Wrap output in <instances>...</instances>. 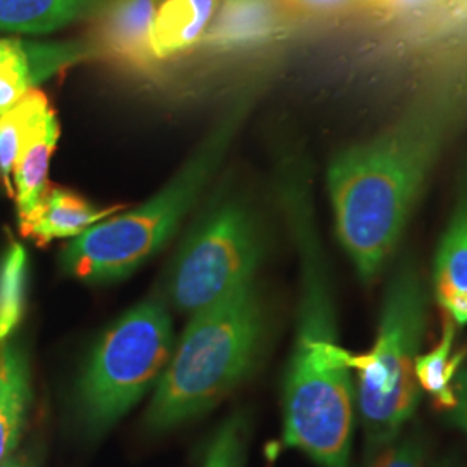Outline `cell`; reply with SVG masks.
I'll list each match as a JSON object with an SVG mask.
<instances>
[{
  "label": "cell",
  "instance_id": "5b68a950",
  "mask_svg": "<svg viewBox=\"0 0 467 467\" xmlns=\"http://www.w3.org/2000/svg\"><path fill=\"white\" fill-rule=\"evenodd\" d=\"M430 293L414 264H403L384 293L374 345L366 353L345 350L357 372L355 397L368 451L399 438L420 400L416 360L428 326Z\"/></svg>",
  "mask_w": 467,
  "mask_h": 467
},
{
  "label": "cell",
  "instance_id": "cb8c5ba5",
  "mask_svg": "<svg viewBox=\"0 0 467 467\" xmlns=\"http://www.w3.org/2000/svg\"><path fill=\"white\" fill-rule=\"evenodd\" d=\"M453 5H459V11L462 15H467V0H451Z\"/></svg>",
  "mask_w": 467,
  "mask_h": 467
},
{
  "label": "cell",
  "instance_id": "9a60e30c",
  "mask_svg": "<svg viewBox=\"0 0 467 467\" xmlns=\"http://www.w3.org/2000/svg\"><path fill=\"white\" fill-rule=\"evenodd\" d=\"M30 401L28 357L16 343L0 341V466L15 455Z\"/></svg>",
  "mask_w": 467,
  "mask_h": 467
},
{
  "label": "cell",
  "instance_id": "8992f818",
  "mask_svg": "<svg viewBox=\"0 0 467 467\" xmlns=\"http://www.w3.org/2000/svg\"><path fill=\"white\" fill-rule=\"evenodd\" d=\"M167 306L135 305L104 333L77 386V416L88 433H102L123 418L160 381L171 357Z\"/></svg>",
  "mask_w": 467,
  "mask_h": 467
},
{
  "label": "cell",
  "instance_id": "d6986e66",
  "mask_svg": "<svg viewBox=\"0 0 467 467\" xmlns=\"http://www.w3.org/2000/svg\"><path fill=\"white\" fill-rule=\"evenodd\" d=\"M28 256L13 243L0 260V341L15 333L25 310Z\"/></svg>",
  "mask_w": 467,
  "mask_h": 467
},
{
  "label": "cell",
  "instance_id": "6da1fadb",
  "mask_svg": "<svg viewBox=\"0 0 467 467\" xmlns=\"http://www.w3.org/2000/svg\"><path fill=\"white\" fill-rule=\"evenodd\" d=\"M462 108L455 88L434 90L383 132L334 156L327 189L336 234L364 283L374 281L397 250Z\"/></svg>",
  "mask_w": 467,
  "mask_h": 467
},
{
  "label": "cell",
  "instance_id": "30bf717a",
  "mask_svg": "<svg viewBox=\"0 0 467 467\" xmlns=\"http://www.w3.org/2000/svg\"><path fill=\"white\" fill-rule=\"evenodd\" d=\"M160 0H100L94 13V52L129 67H150V28Z\"/></svg>",
  "mask_w": 467,
  "mask_h": 467
},
{
  "label": "cell",
  "instance_id": "3957f363",
  "mask_svg": "<svg viewBox=\"0 0 467 467\" xmlns=\"http://www.w3.org/2000/svg\"><path fill=\"white\" fill-rule=\"evenodd\" d=\"M264 334L254 281L194 312L156 384L148 428L167 431L215 407L254 368Z\"/></svg>",
  "mask_w": 467,
  "mask_h": 467
},
{
  "label": "cell",
  "instance_id": "7a4b0ae2",
  "mask_svg": "<svg viewBox=\"0 0 467 467\" xmlns=\"http://www.w3.org/2000/svg\"><path fill=\"white\" fill-rule=\"evenodd\" d=\"M308 177L295 161L279 173V192L300 256L296 339L284 379V443L320 467H348L355 388L337 343L333 289L318 239Z\"/></svg>",
  "mask_w": 467,
  "mask_h": 467
},
{
  "label": "cell",
  "instance_id": "8fae6325",
  "mask_svg": "<svg viewBox=\"0 0 467 467\" xmlns=\"http://www.w3.org/2000/svg\"><path fill=\"white\" fill-rule=\"evenodd\" d=\"M433 291L455 326L467 324V184L453 208L434 256Z\"/></svg>",
  "mask_w": 467,
  "mask_h": 467
},
{
  "label": "cell",
  "instance_id": "4fadbf2b",
  "mask_svg": "<svg viewBox=\"0 0 467 467\" xmlns=\"http://www.w3.org/2000/svg\"><path fill=\"white\" fill-rule=\"evenodd\" d=\"M218 0H160L150 28V50L170 59L200 46Z\"/></svg>",
  "mask_w": 467,
  "mask_h": 467
},
{
  "label": "cell",
  "instance_id": "e0dca14e",
  "mask_svg": "<svg viewBox=\"0 0 467 467\" xmlns=\"http://www.w3.org/2000/svg\"><path fill=\"white\" fill-rule=\"evenodd\" d=\"M455 322L445 318L438 345L424 355L419 353L416 360L419 388L431 397L434 407L441 412H451L457 405L455 379L467 355L466 348L455 351Z\"/></svg>",
  "mask_w": 467,
  "mask_h": 467
},
{
  "label": "cell",
  "instance_id": "ffe728a7",
  "mask_svg": "<svg viewBox=\"0 0 467 467\" xmlns=\"http://www.w3.org/2000/svg\"><path fill=\"white\" fill-rule=\"evenodd\" d=\"M246 426L241 418H233L213 436L202 467H244Z\"/></svg>",
  "mask_w": 467,
  "mask_h": 467
},
{
  "label": "cell",
  "instance_id": "ba28073f",
  "mask_svg": "<svg viewBox=\"0 0 467 467\" xmlns=\"http://www.w3.org/2000/svg\"><path fill=\"white\" fill-rule=\"evenodd\" d=\"M94 54L92 46L84 42L36 44L0 38V115L36 85Z\"/></svg>",
  "mask_w": 467,
  "mask_h": 467
},
{
  "label": "cell",
  "instance_id": "9c48e42d",
  "mask_svg": "<svg viewBox=\"0 0 467 467\" xmlns=\"http://www.w3.org/2000/svg\"><path fill=\"white\" fill-rule=\"evenodd\" d=\"M285 32L283 0H218L200 47L212 52L256 49Z\"/></svg>",
  "mask_w": 467,
  "mask_h": 467
},
{
  "label": "cell",
  "instance_id": "ac0fdd59",
  "mask_svg": "<svg viewBox=\"0 0 467 467\" xmlns=\"http://www.w3.org/2000/svg\"><path fill=\"white\" fill-rule=\"evenodd\" d=\"M47 108H50L47 96L32 88L11 109L0 115V179L9 196H15L11 179L25 135Z\"/></svg>",
  "mask_w": 467,
  "mask_h": 467
},
{
  "label": "cell",
  "instance_id": "7c38bea8",
  "mask_svg": "<svg viewBox=\"0 0 467 467\" xmlns=\"http://www.w3.org/2000/svg\"><path fill=\"white\" fill-rule=\"evenodd\" d=\"M119 210L121 206L98 208L67 189L47 187L34 210L19 215V231L38 244H47L56 239L78 237Z\"/></svg>",
  "mask_w": 467,
  "mask_h": 467
},
{
  "label": "cell",
  "instance_id": "603a6c76",
  "mask_svg": "<svg viewBox=\"0 0 467 467\" xmlns=\"http://www.w3.org/2000/svg\"><path fill=\"white\" fill-rule=\"evenodd\" d=\"M0 467H36L34 461L26 455H11Z\"/></svg>",
  "mask_w": 467,
  "mask_h": 467
},
{
  "label": "cell",
  "instance_id": "2e32d148",
  "mask_svg": "<svg viewBox=\"0 0 467 467\" xmlns=\"http://www.w3.org/2000/svg\"><path fill=\"white\" fill-rule=\"evenodd\" d=\"M100 0H0V34L46 35L94 16Z\"/></svg>",
  "mask_w": 467,
  "mask_h": 467
},
{
  "label": "cell",
  "instance_id": "5bb4252c",
  "mask_svg": "<svg viewBox=\"0 0 467 467\" xmlns=\"http://www.w3.org/2000/svg\"><path fill=\"white\" fill-rule=\"evenodd\" d=\"M59 134L61 127L57 117L52 108H47L25 135L13 170V189L19 215L34 210L47 191L50 158Z\"/></svg>",
  "mask_w": 467,
  "mask_h": 467
},
{
  "label": "cell",
  "instance_id": "277c9868",
  "mask_svg": "<svg viewBox=\"0 0 467 467\" xmlns=\"http://www.w3.org/2000/svg\"><path fill=\"white\" fill-rule=\"evenodd\" d=\"M250 108L251 100L244 96L227 108L189 161L150 200L75 237L61 254L65 274L82 283H113L152 258L177 233L213 179Z\"/></svg>",
  "mask_w": 467,
  "mask_h": 467
},
{
  "label": "cell",
  "instance_id": "44dd1931",
  "mask_svg": "<svg viewBox=\"0 0 467 467\" xmlns=\"http://www.w3.org/2000/svg\"><path fill=\"white\" fill-rule=\"evenodd\" d=\"M366 467H426V443L419 434H400L381 449L368 451Z\"/></svg>",
  "mask_w": 467,
  "mask_h": 467
},
{
  "label": "cell",
  "instance_id": "7402d4cb",
  "mask_svg": "<svg viewBox=\"0 0 467 467\" xmlns=\"http://www.w3.org/2000/svg\"><path fill=\"white\" fill-rule=\"evenodd\" d=\"M293 2H298L301 5L314 7V9H329V7H341L351 0H293Z\"/></svg>",
  "mask_w": 467,
  "mask_h": 467
},
{
  "label": "cell",
  "instance_id": "52a82bcc",
  "mask_svg": "<svg viewBox=\"0 0 467 467\" xmlns=\"http://www.w3.org/2000/svg\"><path fill=\"white\" fill-rule=\"evenodd\" d=\"M264 254L256 218L237 200L213 204L185 239L168 279V295L185 314L254 281Z\"/></svg>",
  "mask_w": 467,
  "mask_h": 467
}]
</instances>
